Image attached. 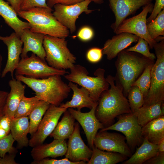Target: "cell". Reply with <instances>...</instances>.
I'll use <instances>...</instances> for the list:
<instances>
[{
	"mask_svg": "<svg viewBox=\"0 0 164 164\" xmlns=\"http://www.w3.org/2000/svg\"><path fill=\"white\" fill-rule=\"evenodd\" d=\"M106 79L110 87L101 94L95 111L96 117L104 128L113 124L118 116L132 113L122 90L115 84L114 77L108 75Z\"/></svg>",
	"mask_w": 164,
	"mask_h": 164,
	"instance_id": "6da1fadb",
	"label": "cell"
},
{
	"mask_svg": "<svg viewBox=\"0 0 164 164\" xmlns=\"http://www.w3.org/2000/svg\"><path fill=\"white\" fill-rule=\"evenodd\" d=\"M117 56L115 62L116 72L114 77L115 83L121 89L126 97L133 84L147 67L154 63V60L139 53L125 50Z\"/></svg>",
	"mask_w": 164,
	"mask_h": 164,
	"instance_id": "7a4b0ae2",
	"label": "cell"
},
{
	"mask_svg": "<svg viewBox=\"0 0 164 164\" xmlns=\"http://www.w3.org/2000/svg\"><path fill=\"white\" fill-rule=\"evenodd\" d=\"M15 78L31 89L40 100L57 106H60L68 97L71 90L60 75L38 79L17 75Z\"/></svg>",
	"mask_w": 164,
	"mask_h": 164,
	"instance_id": "3957f363",
	"label": "cell"
},
{
	"mask_svg": "<svg viewBox=\"0 0 164 164\" xmlns=\"http://www.w3.org/2000/svg\"><path fill=\"white\" fill-rule=\"evenodd\" d=\"M53 11L49 8L36 7L20 10L17 15L28 21L32 32L66 38L70 35L69 31L57 20Z\"/></svg>",
	"mask_w": 164,
	"mask_h": 164,
	"instance_id": "277c9868",
	"label": "cell"
},
{
	"mask_svg": "<svg viewBox=\"0 0 164 164\" xmlns=\"http://www.w3.org/2000/svg\"><path fill=\"white\" fill-rule=\"evenodd\" d=\"M70 69V73L64 75L65 78L87 90L95 102L98 101L101 93L109 88L110 85L105 77V70L103 69L99 68L95 70V77L89 76L87 69L80 64H74Z\"/></svg>",
	"mask_w": 164,
	"mask_h": 164,
	"instance_id": "5b68a950",
	"label": "cell"
},
{
	"mask_svg": "<svg viewBox=\"0 0 164 164\" xmlns=\"http://www.w3.org/2000/svg\"><path fill=\"white\" fill-rule=\"evenodd\" d=\"M43 45L45 60L52 67L66 70L70 69L76 63L77 58L68 48L66 38L45 35Z\"/></svg>",
	"mask_w": 164,
	"mask_h": 164,
	"instance_id": "8992f818",
	"label": "cell"
},
{
	"mask_svg": "<svg viewBox=\"0 0 164 164\" xmlns=\"http://www.w3.org/2000/svg\"><path fill=\"white\" fill-rule=\"evenodd\" d=\"M156 60L151 71L150 86L142 106H149L164 100V39L154 44Z\"/></svg>",
	"mask_w": 164,
	"mask_h": 164,
	"instance_id": "52a82bcc",
	"label": "cell"
},
{
	"mask_svg": "<svg viewBox=\"0 0 164 164\" xmlns=\"http://www.w3.org/2000/svg\"><path fill=\"white\" fill-rule=\"evenodd\" d=\"M15 71V75L24 76L36 79L45 78L55 75L64 76L69 73L66 70L52 67L46 60L33 53L30 57L22 58Z\"/></svg>",
	"mask_w": 164,
	"mask_h": 164,
	"instance_id": "ba28073f",
	"label": "cell"
},
{
	"mask_svg": "<svg viewBox=\"0 0 164 164\" xmlns=\"http://www.w3.org/2000/svg\"><path fill=\"white\" fill-rule=\"evenodd\" d=\"M118 121L100 131L113 130L122 133L131 151L134 150L143 141L141 134L142 127L138 123L137 118L133 113L121 114L117 117Z\"/></svg>",
	"mask_w": 164,
	"mask_h": 164,
	"instance_id": "9c48e42d",
	"label": "cell"
},
{
	"mask_svg": "<svg viewBox=\"0 0 164 164\" xmlns=\"http://www.w3.org/2000/svg\"><path fill=\"white\" fill-rule=\"evenodd\" d=\"M153 7L152 3L143 6L142 11L137 15L124 20L118 27L115 33L118 34L127 32L143 38L148 43L149 47L152 49L157 42L150 36L147 27V17L151 13Z\"/></svg>",
	"mask_w": 164,
	"mask_h": 164,
	"instance_id": "30bf717a",
	"label": "cell"
},
{
	"mask_svg": "<svg viewBox=\"0 0 164 164\" xmlns=\"http://www.w3.org/2000/svg\"><path fill=\"white\" fill-rule=\"evenodd\" d=\"M92 2L85 0L69 5L57 4L53 7V13L57 20L72 34L76 30V21L80 15L83 13L89 14L95 10L88 9V5Z\"/></svg>",
	"mask_w": 164,
	"mask_h": 164,
	"instance_id": "8fae6325",
	"label": "cell"
},
{
	"mask_svg": "<svg viewBox=\"0 0 164 164\" xmlns=\"http://www.w3.org/2000/svg\"><path fill=\"white\" fill-rule=\"evenodd\" d=\"M67 109L50 104L36 132L31 136L29 146L33 147L43 143L54 129L61 116Z\"/></svg>",
	"mask_w": 164,
	"mask_h": 164,
	"instance_id": "7c38bea8",
	"label": "cell"
},
{
	"mask_svg": "<svg viewBox=\"0 0 164 164\" xmlns=\"http://www.w3.org/2000/svg\"><path fill=\"white\" fill-rule=\"evenodd\" d=\"M125 140V137L119 133L99 131L94 138V144L100 150L118 153L130 157L132 151Z\"/></svg>",
	"mask_w": 164,
	"mask_h": 164,
	"instance_id": "4fadbf2b",
	"label": "cell"
},
{
	"mask_svg": "<svg viewBox=\"0 0 164 164\" xmlns=\"http://www.w3.org/2000/svg\"><path fill=\"white\" fill-rule=\"evenodd\" d=\"M97 104L98 101L89 111L85 113L82 112L73 108L67 109L75 120L81 126L85 134L88 144L92 150L94 146V140L98 130L104 128L95 114V109Z\"/></svg>",
	"mask_w": 164,
	"mask_h": 164,
	"instance_id": "5bb4252c",
	"label": "cell"
},
{
	"mask_svg": "<svg viewBox=\"0 0 164 164\" xmlns=\"http://www.w3.org/2000/svg\"><path fill=\"white\" fill-rule=\"evenodd\" d=\"M110 8L115 17L111 24L114 33L121 22L129 15L134 14L141 7L151 3L153 0H108Z\"/></svg>",
	"mask_w": 164,
	"mask_h": 164,
	"instance_id": "9a60e30c",
	"label": "cell"
},
{
	"mask_svg": "<svg viewBox=\"0 0 164 164\" xmlns=\"http://www.w3.org/2000/svg\"><path fill=\"white\" fill-rule=\"evenodd\" d=\"M78 122L75 123L74 129L68 138L65 157L73 162L81 161L88 162L92 153V150L89 148L82 138L80 126Z\"/></svg>",
	"mask_w": 164,
	"mask_h": 164,
	"instance_id": "2e32d148",
	"label": "cell"
},
{
	"mask_svg": "<svg viewBox=\"0 0 164 164\" xmlns=\"http://www.w3.org/2000/svg\"><path fill=\"white\" fill-rule=\"evenodd\" d=\"M0 40L7 46L8 58L5 68L2 72L1 77H4L10 73L12 78H13L14 71L20 61V56L22 49L23 42L20 37L13 32L9 36H0Z\"/></svg>",
	"mask_w": 164,
	"mask_h": 164,
	"instance_id": "e0dca14e",
	"label": "cell"
},
{
	"mask_svg": "<svg viewBox=\"0 0 164 164\" xmlns=\"http://www.w3.org/2000/svg\"><path fill=\"white\" fill-rule=\"evenodd\" d=\"M139 37L127 32H122L113 36L105 42L102 49L103 55L111 60L116 57L121 51L133 43H137Z\"/></svg>",
	"mask_w": 164,
	"mask_h": 164,
	"instance_id": "ac0fdd59",
	"label": "cell"
},
{
	"mask_svg": "<svg viewBox=\"0 0 164 164\" xmlns=\"http://www.w3.org/2000/svg\"><path fill=\"white\" fill-rule=\"evenodd\" d=\"M45 35L43 34L32 32L29 29H24L20 37L23 44L20 55L21 58L28 56V53L31 51L46 60V53L43 45Z\"/></svg>",
	"mask_w": 164,
	"mask_h": 164,
	"instance_id": "d6986e66",
	"label": "cell"
},
{
	"mask_svg": "<svg viewBox=\"0 0 164 164\" xmlns=\"http://www.w3.org/2000/svg\"><path fill=\"white\" fill-rule=\"evenodd\" d=\"M67 150L65 140L54 139L50 143H43L32 147L31 155L33 161H37L48 157L56 158L65 155Z\"/></svg>",
	"mask_w": 164,
	"mask_h": 164,
	"instance_id": "ffe728a7",
	"label": "cell"
},
{
	"mask_svg": "<svg viewBox=\"0 0 164 164\" xmlns=\"http://www.w3.org/2000/svg\"><path fill=\"white\" fill-rule=\"evenodd\" d=\"M68 84L73 91V96L70 101L62 103L60 106L61 107L66 109L76 108L77 110L80 111L84 108L91 109L97 102L93 101L90 96L89 91L84 87L79 88L77 84L71 81Z\"/></svg>",
	"mask_w": 164,
	"mask_h": 164,
	"instance_id": "44dd1931",
	"label": "cell"
},
{
	"mask_svg": "<svg viewBox=\"0 0 164 164\" xmlns=\"http://www.w3.org/2000/svg\"><path fill=\"white\" fill-rule=\"evenodd\" d=\"M9 85L10 91L7 97L4 114L13 118L20 101L24 96L26 87L21 81L14 78L9 81Z\"/></svg>",
	"mask_w": 164,
	"mask_h": 164,
	"instance_id": "7402d4cb",
	"label": "cell"
},
{
	"mask_svg": "<svg viewBox=\"0 0 164 164\" xmlns=\"http://www.w3.org/2000/svg\"><path fill=\"white\" fill-rule=\"evenodd\" d=\"M0 15L20 37L24 29H30L28 22L21 20L12 7L4 0H0Z\"/></svg>",
	"mask_w": 164,
	"mask_h": 164,
	"instance_id": "603a6c76",
	"label": "cell"
},
{
	"mask_svg": "<svg viewBox=\"0 0 164 164\" xmlns=\"http://www.w3.org/2000/svg\"><path fill=\"white\" fill-rule=\"evenodd\" d=\"M28 117L12 119L11 133L15 141L17 142V149H21L29 146L27 135L29 133V122Z\"/></svg>",
	"mask_w": 164,
	"mask_h": 164,
	"instance_id": "cb8c5ba5",
	"label": "cell"
},
{
	"mask_svg": "<svg viewBox=\"0 0 164 164\" xmlns=\"http://www.w3.org/2000/svg\"><path fill=\"white\" fill-rule=\"evenodd\" d=\"M141 134L143 139L158 145L164 139V115L154 119L142 127Z\"/></svg>",
	"mask_w": 164,
	"mask_h": 164,
	"instance_id": "d4e9b609",
	"label": "cell"
},
{
	"mask_svg": "<svg viewBox=\"0 0 164 164\" xmlns=\"http://www.w3.org/2000/svg\"><path fill=\"white\" fill-rule=\"evenodd\" d=\"M159 152L158 145L152 143L143 139L141 146L130 158L123 162V164H142L157 155Z\"/></svg>",
	"mask_w": 164,
	"mask_h": 164,
	"instance_id": "484cf974",
	"label": "cell"
},
{
	"mask_svg": "<svg viewBox=\"0 0 164 164\" xmlns=\"http://www.w3.org/2000/svg\"><path fill=\"white\" fill-rule=\"evenodd\" d=\"M142 127L150 121L164 115V101L149 106H142L133 113Z\"/></svg>",
	"mask_w": 164,
	"mask_h": 164,
	"instance_id": "4316f807",
	"label": "cell"
},
{
	"mask_svg": "<svg viewBox=\"0 0 164 164\" xmlns=\"http://www.w3.org/2000/svg\"><path fill=\"white\" fill-rule=\"evenodd\" d=\"M75 119L67 109L50 136L54 139L65 140L70 137L74 129Z\"/></svg>",
	"mask_w": 164,
	"mask_h": 164,
	"instance_id": "83f0119b",
	"label": "cell"
},
{
	"mask_svg": "<svg viewBox=\"0 0 164 164\" xmlns=\"http://www.w3.org/2000/svg\"><path fill=\"white\" fill-rule=\"evenodd\" d=\"M87 164H115L127 159L120 153L100 150L95 146Z\"/></svg>",
	"mask_w": 164,
	"mask_h": 164,
	"instance_id": "f1b7e54d",
	"label": "cell"
},
{
	"mask_svg": "<svg viewBox=\"0 0 164 164\" xmlns=\"http://www.w3.org/2000/svg\"><path fill=\"white\" fill-rule=\"evenodd\" d=\"M50 104L40 100L28 117L29 120V133L32 136L36 131L38 127Z\"/></svg>",
	"mask_w": 164,
	"mask_h": 164,
	"instance_id": "f546056e",
	"label": "cell"
},
{
	"mask_svg": "<svg viewBox=\"0 0 164 164\" xmlns=\"http://www.w3.org/2000/svg\"><path fill=\"white\" fill-rule=\"evenodd\" d=\"M40 100L36 95L31 97H27L24 95L19 102L14 118L28 117Z\"/></svg>",
	"mask_w": 164,
	"mask_h": 164,
	"instance_id": "4dcf8cb0",
	"label": "cell"
},
{
	"mask_svg": "<svg viewBox=\"0 0 164 164\" xmlns=\"http://www.w3.org/2000/svg\"><path fill=\"white\" fill-rule=\"evenodd\" d=\"M147 27L149 33L153 39L155 40L159 36H164V9L154 20L147 23Z\"/></svg>",
	"mask_w": 164,
	"mask_h": 164,
	"instance_id": "1f68e13d",
	"label": "cell"
},
{
	"mask_svg": "<svg viewBox=\"0 0 164 164\" xmlns=\"http://www.w3.org/2000/svg\"><path fill=\"white\" fill-rule=\"evenodd\" d=\"M127 96L130 107L132 113L143 106L144 102L143 95L137 86H131L128 91Z\"/></svg>",
	"mask_w": 164,
	"mask_h": 164,
	"instance_id": "d6a6232c",
	"label": "cell"
},
{
	"mask_svg": "<svg viewBox=\"0 0 164 164\" xmlns=\"http://www.w3.org/2000/svg\"><path fill=\"white\" fill-rule=\"evenodd\" d=\"M154 63L147 67L141 75L132 85V86H135L138 87L143 94L144 99L146 96L150 87L151 71Z\"/></svg>",
	"mask_w": 164,
	"mask_h": 164,
	"instance_id": "836d02e7",
	"label": "cell"
},
{
	"mask_svg": "<svg viewBox=\"0 0 164 164\" xmlns=\"http://www.w3.org/2000/svg\"><path fill=\"white\" fill-rule=\"evenodd\" d=\"M137 44L134 46L125 50L127 51L134 52L140 54L152 60H155L156 56L149 51V44L147 41L139 37Z\"/></svg>",
	"mask_w": 164,
	"mask_h": 164,
	"instance_id": "e575fe53",
	"label": "cell"
},
{
	"mask_svg": "<svg viewBox=\"0 0 164 164\" xmlns=\"http://www.w3.org/2000/svg\"><path fill=\"white\" fill-rule=\"evenodd\" d=\"M15 141L11 133L0 139V157H3L7 153L11 154H17L18 152L17 148L13 146Z\"/></svg>",
	"mask_w": 164,
	"mask_h": 164,
	"instance_id": "d590c367",
	"label": "cell"
},
{
	"mask_svg": "<svg viewBox=\"0 0 164 164\" xmlns=\"http://www.w3.org/2000/svg\"><path fill=\"white\" fill-rule=\"evenodd\" d=\"M94 35L93 29L89 26H85L80 28L75 37H77L82 42H87L92 40Z\"/></svg>",
	"mask_w": 164,
	"mask_h": 164,
	"instance_id": "8d00e7d4",
	"label": "cell"
},
{
	"mask_svg": "<svg viewBox=\"0 0 164 164\" xmlns=\"http://www.w3.org/2000/svg\"><path fill=\"white\" fill-rule=\"evenodd\" d=\"M36 7L49 8L46 0H21L20 10L27 11Z\"/></svg>",
	"mask_w": 164,
	"mask_h": 164,
	"instance_id": "74e56055",
	"label": "cell"
},
{
	"mask_svg": "<svg viewBox=\"0 0 164 164\" xmlns=\"http://www.w3.org/2000/svg\"><path fill=\"white\" fill-rule=\"evenodd\" d=\"M31 163L32 164H85L87 163L83 161L73 162L65 157V158L60 159H50L46 158L39 161H33Z\"/></svg>",
	"mask_w": 164,
	"mask_h": 164,
	"instance_id": "f35d334b",
	"label": "cell"
},
{
	"mask_svg": "<svg viewBox=\"0 0 164 164\" xmlns=\"http://www.w3.org/2000/svg\"><path fill=\"white\" fill-rule=\"evenodd\" d=\"M103 55L102 49L94 47L90 49L87 51L86 58L90 63H96L101 60Z\"/></svg>",
	"mask_w": 164,
	"mask_h": 164,
	"instance_id": "ab89813d",
	"label": "cell"
},
{
	"mask_svg": "<svg viewBox=\"0 0 164 164\" xmlns=\"http://www.w3.org/2000/svg\"><path fill=\"white\" fill-rule=\"evenodd\" d=\"M85 0H46L48 7L51 9L57 4H60L65 5H69L77 4ZM94 3L101 4L104 2V0H91Z\"/></svg>",
	"mask_w": 164,
	"mask_h": 164,
	"instance_id": "60d3db41",
	"label": "cell"
},
{
	"mask_svg": "<svg viewBox=\"0 0 164 164\" xmlns=\"http://www.w3.org/2000/svg\"><path fill=\"white\" fill-rule=\"evenodd\" d=\"M164 9V0H155L151 14L147 19V22L149 23L154 20L158 14Z\"/></svg>",
	"mask_w": 164,
	"mask_h": 164,
	"instance_id": "b9f144b4",
	"label": "cell"
},
{
	"mask_svg": "<svg viewBox=\"0 0 164 164\" xmlns=\"http://www.w3.org/2000/svg\"><path fill=\"white\" fill-rule=\"evenodd\" d=\"M143 164H164V152H159L157 155L146 161Z\"/></svg>",
	"mask_w": 164,
	"mask_h": 164,
	"instance_id": "7bdbcfd3",
	"label": "cell"
},
{
	"mask_svg": "<svg viewBox=\"0 0 164 164\" xmlns=\"http://www.w3.org/2000/svg\"><path fill=\"white\" fill-rule=\"evenodd\" d=\"M12 119L6 115H4L0 118V127L9 133L10 131Z\"/></svg>",
	"mask_w": 164,
	"mask_h": 164,
	"instance_id": "ee69618b",
	"label": "cell"
},
{
	"mask_svg": "<svg viewBox=\"0 0 164 164\" xmlns=\"http://www.w3.org/2000/svg\"><path fill=\"white\" fill-rule=\"evenodd\" d=\"M16 154H6L3 157H0V164H17L15 160Z\"/></svg>",
	"mask_w": 164,
	"mask_h": 164,
	"instance_id": "f6af8a7d",
	"label": "cell"
},
{
	"mask_svg": "<svg viewBox=\"0 0 164 164\" xmlns=\"http://www.w3.org/2000/svg\"><path fill=\"white\" fill-rule=\"evenodd\" d=\"M8 93L0 90V118L4 115V107Z\"/></svg>",
	"mask_w": 164,
	"mask_h": 164,
	"instance_id": "bcb514c9",
	"label": "cell"
},
{
	"mask_svg": "<svg viewBox=\"0 0 164 164\" xmlns=\"http://www.w3.org/2000/svg\"><path fill=\"white\" fill-rule=\"evenodd\" d=\"M12 7L18 13L20 10V6L21 0H6Z\"/></svg>",
	"mask_w": 164,
	"mask_h": 164,
	"instance_id": "7dc6e473",
	"label": "cell"
},
{
	"mask_svg": "<svg viewBox=\"0 0 164 164\" xmlns=\"http://www.w3.org/2000/svg\"><path fill=\"white\" fill-rule=\"evenodd\" d=\"M9 134V133L0 127V139L4 138Z\"/></svg>",
	"mask_w": 164,
	"mask_h": 164,
	"instance_id": "c3c4849f",
	"label": "cell"
},
{
	"mask_svg": "<svg viewBox=\"0 0 164 164\" xmlns=\"http://www.w3.org/2000/svg\"><path fill=\"white\" fill-rule=\"evenodd\" d=\"M158 150L160 152H164V139L158 145Z\"/></svg>",
	"mask_w": 164,
	"mask_h": 164,
	"instance_id": "681fc988",
	"label": "cell"
},
{
	"mask_svg": "<svg viewBox=\"0 0 164 164\" xmlns=\"http://www.w3.org/2000/svg\"><path fill=\"white\" fill-rule=\"evenodd\" d=\"M2 57L0 53V77H1L2 72L1 70L2 66Z\"/></svg>",
	"mask_w": 164,
	"mask_h": 164,
	"instance_id": "f907efd6",
	"label": "cell"
}]
</instances>
